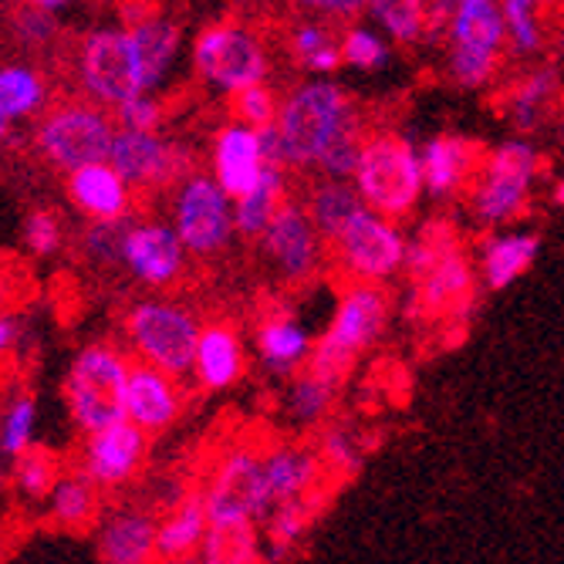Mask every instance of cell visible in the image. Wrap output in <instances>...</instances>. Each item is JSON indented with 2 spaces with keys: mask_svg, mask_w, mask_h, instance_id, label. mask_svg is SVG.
Here are the masks:
<instances>
[{
  "mask_svg": "<svg viewBox=\"0 0 564 564\" xmlns=\"http://www.w3.org/2000/svg\"><path fill=\"white\" fill-rule=\"evenodd\" d=\"M278 135L288 170H318L325 152L362 135V112L335 78H301L281 95Z\"/></svg>",
  "mask_w": 564,
  "mask_h": 564,
  "instance_id": "1",
  "label": "cell"
},
{
  "mask_svg": "<svg viewBox=\"0 0 564 564\" xmlns=\"http://www.w3.org/2000/svg\"><path fill=\"white\" fill-rule=\"evenodd\" d=\"M392 318V294L386 284L372 281H348L338 291L335 312L325 325V332L315 338L312 358L304 369H312L335 389H341L372 345L386 335Z\"/></svg>",
  "mask_w": 564,
  "mask_h": 564,
  "instance_id": "2",
  "label": "cell"
},
{
  "mask_svg": "<svg viewBox=\"0 0 564 564\" xmlns=\"http://www.w3.org/2000/svg\"><path fill=\"white\" fill-rule=\"evenodd\" d=\"M351 186L369 210L389 220H405L426 196L420 145L395 129L366 132L358 145Z\"/></svg>",
  "mask_w": 564,
  "mask_h": 564,
  "instance_id": "3",
  "label": "cell"
},
{
  "mask_svg": "<svg viewBox=\"0 0 564 564\" xmlns=\"http://www.w3.org/2000/svg\"><path fill=\"white\" fill-rule=\"evenodd\" d=\"M405 274L413 281V301L430 318H449L467 312L477 294V264L456 234L443 224L423 227L409 237Z\"/></svg>",
  "mask_w": 564,
  "mask_h": 564,
  "instance_id": "4",
  "label": "cell"
},
{
  "mask_svg": "<svg viewBox=\"0 0 564 564\" xmlns=\"http://www.w3.org/2000/svg\"><path fill=\"white\" fill-rule=\"evenodd\" d=\"M446 82L459 91H487L507 58L500 0H453L440 37Z\"/></svg>",
  "mask_w": 564,
  "mask_h": 564,
  "instance_id": "5",
  "label": "cell"
},
{
  "mask_svg": "<svg viewBox=\"0 0 564 564\" xmlns=\"http://www.w3.org/2000/svg\"><path fill=\"white\" fill-rule=\"evenodd\" d=\"M541 176V149L528 139H503L484 152L480 170L467 189L470 217L487 227H514L531 207L534 183Z\"/></svg>",
  "mask_w": 564,
  "mask_h": 564,
  "instance_id": "6",
  "label": "cell"
},
{
  "mask_svg": "<svg viewBox=\"0 0 564 564\" xmlns=\"http://www.w3.org/2000/svg\"><path fill=\"white\" fill-rule=\"evenodd\" d=\"M132 358L116 341H88L75 351L62 382L72 426L88 436L126 420V382Z\"/></svg>",
  "mask_w": 564,
  "mask_h": 564,
  "instance_id": "7",
  "label": "cell"
},
{
  "mask_svg": "<svg viewBox=\"0 0 564 564\" xmlns=\"http://www.w3.org/2000/svg\"><path fill=\"white\" fill-rule=\"evenodd\" d=\"M193 75L210 91L234 98L237 91L271 78V47L264 34L247 21L207 24L189 47Z\"/></svg>",
  "mask_w": 564,
  "mask_h": 564,
  "instance_id": "8",
  "label": "cell"
},
{
  "mask_svg": "<svg viewBox=\"0 0 564 564\" xmlns=\"http://www.w3.org/2000/svg\"><path fill=\"white\" fill-rule=\"evenodd\" d=\"M203 322L189 312L186 304L170 297H139L126 307L122 315V335L135 362L156 366L176 379L193 372V351L199 338Z\"/></svg>",
  "mask_w": 564,
  "mask_h": 564,
  "instance_id": "9",
  "label": "cell"
},
{
  "mask_svg": "<svg viewBox=\"0 0 564 564\" xmlns=\"http://www.w3.org/2000/svg\"><path fill=\"white\" fill-rule=\"evenodd\" d=\"M116 139V119L88 98H68L47 106L34 126V152L62 173H75L91 163H109Z\"/></svg>",
  "mask_w": 564,
  "mask_h": 564,
  "instance_id": "10",
  "label": "cell"
},
{
  "mask_svg": "<svg viewBox=\"0 0 564 564\" xmlns=\"http://www.w3.org/2000/svg\"><path fill=\"white\" fill-rule=\"evenodd\" d=\"M75 78L88 101L116 109L122 101L145 91L142 65L126 24L91 28L75 47Z\"/></svg>",
  "mask_w": 564,
  "mask_h": 564,
  "instance_id": "11",
  "label": "cell"
},
{
  "mask_svg": "<svg viewBox=\"0 0 564 564\" xmlns=\"http://www.w3.org/2000/svg\"><path fill=\"white\" fill-rule=\"evenodd\" d=\"M332 261L348 281H372V284H389L405 271V250L409 237L399 227V220H389L366 203L358 207L345 227L328 240Z\"/></svg>",
  "mask_w": 564,
  "mask_h": 564,
  "instance_id": "12",
  "label": "cell"
},
{
  "mask_svg": "<svg viewBox=\"0 0 564 564\" xmlns=\"http://www.w3.org/2000/svg\"><path fill=\"white\" fill-rule=\"evenodd\" d=\"M170 224L180 234L183 247L189 250V258L199 261L220 258L237 237L230 193L210 173H196V170H189L173 186Z\"/></svg>",
  "mask_w": 564,
  "mask_h": 564,
  "instance_id": "13",
  "label": "cell"
},
{
  "mask_svg": "<svg viewBox=\"0 0 564 564\" xmlns=\"http://www.w3.org/2000/svg\"><path fill=\"white\" fill-rule=\"evenodd\" d=\"M199 497H203V507H207L210 528L261 524L274 507L268 484H264V470H261V449H253V446L227 449L217 459L214 477Z\"/></svg>",
  "mask_w": 564,
  "mask_h": 564,
  "instance_id": "14",
  "label": "cell"
},
{
  "mask_svg": "<svg viewBox=\"0 0 564 564\" xmlns=\"http://www.w3.org/2000/svg\"><path fill=\"white\" fill-rule=\"evenodd\" d=\"M258 243L268 268L288 284L312 281L325 264V237L318 234L312 217H307L304 203L291 196L281 203V210L258 237Z\"/></svg>",
  "mask_w": 564,
  "mask_h": 564,
  "instance_id": "15",
  "label": "cell"
},
{
  "mask_svg": "<svg viewBox=\"0 0 564 564\" xmlns=\"http://www.w3.org/2000/svg\"><path fill=\"white\" fill-rule=\"evenodd\" d=\"M109 163L132 189H173L189 173L186 149L163 132L119 129L109 149Z\"/></svg>",
  "mask_w": 564,
  "mask_h": 564,
  "instance_id": "16",
  "label": "cell"
},
{
  "mask_svg": "<svg viewBox=\"0 0 564 564\" xmlns=\"http://www.w3.org/2000/svg\"><path fill=\"white\" fill-rule=\"evenodd\" d=\"M189 264V250L183 247L180 234L170 220H132L122 240V258L119 268L126 274L149 288V291H166L183 281Z\"/></svg>",
  "mask_w": 564,
  "mask_h": 564,
  "instance_id": "17",
  "label": "cell"
},
{
  "mask_svg": "<svg viewBox=\"0 0 564 564\" xmlns=\"http://www.w3.org/2000/svg\"><path fill=\"white\" fill-rule=\"evenodd\" d=\"M149 464V433L129 420H119L98 433H88L78 446V470L101 490L129 487Z\"/></svg>",
  "mask_w": 564,
  "mask_h": 564,
  "instance_id": "18",
  "label": "cell"
},
{
  "mask_svg": "<svg viewBox=\"0 0 564 564\" xmlns=\"http://www.w3.org/2000/svg\"><path fill=\"white\" fill-rule=\"evenodd\" d=\"M183 409H186V392L176 376H170L156 366L132 362L129 382H126V420L129 423H135L149 436H160L183 416Z\"/></svg>",
  "mask_w": 564,
  "mask_h": 564,
  "instance_id": "19",
  "label": "cell"
},
{
  "mask_svg": "<svg viewBox=\"0 0 564 564\" xmlns=\"http://www.w3.org/2000/svg\"><path fill=\"white\" fill-rule=\"evenodd\" d=\"M480 160H484V149L459 132H436V135L423 139L420 163H423L426 196L446 203L464 189H470V183L480 170Z\"/></svg>",
  "mask_w": 564,
  "mask_h": 564,
  "instance_id": "20",
  "label": "cell"
},
{
  "mask_svg": "<svg viewBox=\"0 0 564 564\" xmlns=\"http://www.w3.org/2000/svg\"><path fill=\"white\" fill-rule=\"evenodd\" d=\"M250 369V351L234 322H207L199 328L196 351H193V379L207 392H227L243 382Z\"/></svg>",
  "mask_w": 564,
  "mask_h": 564,
  "instance_id": "21",
  "label": "cell"
},
{
  "mask_svg": "<svg viewBox=\"0 0 564 564\" xmlns=\"http://www.w3.org/2000/svg\"><path fill=\"white\" fill-rule=\"evenodd\" d=\"M268 160L261 149V132L243 119H230L214 132L210 142V176L230 193V199L243 196L261 180Z\"/></svg>",
  "mask_w": 564,
  "mask_h": 564,
  "instance_id": "22",
  "label": "cell"
},
{
  "mask_svg": "<svg viewBox=\"0 0 564 564\" xmlns=\"http://www.w3.org/2000/svg\"><path fill=\"white\" fill-rule=\"evenodd\" d=\"M541 258V234L521 227H497L477 247V278L487 291L514 288Z\"/></svg>",
  "mask_w": 564,
  "mask_h": 564,
  "instance_id": "23",
  "label": "cell"
},
{
  "mask_svg": "<svg viewBox=\"0 0 564 564\" xmlns=\"http://www.w3.org/2000/svg\"><path fill=\"white\" fill-rule=\"evenodd\" d=\"M312 348H315L312 332L288 307L264 315L258 335H253V355H258L261 372L271 379H291L294 372H301L307 366V358H312Z\"/></svg>",
  "mask_w": 564,
  "mask_h": 564,
  "instance_id": "24",
  "label": "cell"
},
{
  "mask_svg": "<svg viewBox=\"0 0 564 564\" xmlns=\"http://www.w3.org/2000/svg\"><path fill=\"white\" fill-rule=\"evenodd\" d=\"M95 551L101 564H156V518L142 507L112 510L98 521Z\"/></svg>",
  "mask_w": 564,
  "mask_h": 564,
  "instance_id": "25",
  "label": "cell"
},
{
  "mask_svg": "<svg viewBox=\"0 0 564 564\" xmlns=\"http://www.w3.org/2000/svg\"><path fill=\"white\" fill-rule=\"evenodd\" d=\"M132 44H135V55L142 65V82L145 91H160L163 85H170L180 55H183V28L166 18V14H139L129 24Z\"/></svg>",
  "mask_w": 564,
  "mask_h": 564,
  "instance_id": "26",
  "label": "cell"
},
{
  "mask_svg": "<svg viewBox=\"0 0 564 564\" xmlns=\"http://www.w3.org/2000/svg\"><path fill=\"white\" fill-rule=\"evenodd\" d=\"M68 199L85 220H119L132 214V186L112 163H91L68 173Z\"/></svg>",
  "mask_w": 564,
  "mask_h": 564,
  "instance_id": "27",
  "label": "cell"
},
{
  "mask_svg": "<svg viewBox=\"0 0 564 564\" xmlns=\"http://www.w3.org/2000/svg\"><path fill=\"white\" fill-rule=\"evenodd\" d=\"M561 72L557 65L544 62V65H534L528 68L514 85L507 88V98H503V119L510 122L518 135H534L547 112L554 109V101L561 95Z\"/></svg>",
  "mask_w": 564,
  "mask_h": 564,
  "instance_id": "28",
  "label": "cell"
},
{
  "mask_svg": "<svg viewBox=\"0 0 564 564\" xmlns=\"http://www.w3.org/2000/svg\"><path fill=\"white\" fill-rule=\"evenodd\" d=\"M261 470H264V484H268V494H271L274 503L315 497V487L325 477L318 449L291 446V443L264 449L261 453Z\"/></svg>",
  "mask_w": 564,
  "mask_h": 564,
  "instance_id": "29",
  "label": "cell"
},
{
  "mask_svg": "<svg viewBox=\"0 0 564 564\" xmlns=\"http://www.w3.org/2000/svg\"><path fill=\"white\" fill-rule=\"evenodd\" d=\"M341 28L297 14L284 31V51L297 72L307 78H332L341 68Z\"/></svg>",
  "mask_w": 564,
  "mask_h": 564,
  "instance_id": "30",
  "label": "cell"
},
{
  "mask_svg": "<svg viewBox=\"0 0 564 564\" xmlns=\"http://www.w3.org/2000/svg\"><path fill=\"white\" fill-rule=\"evenodd\" d=\"M207 531H210V521H207L203 497L199 494L180 497L173 507H166L163 521H156V557L160 561L196 557Z\"/></svg>",
  "mask_w": 564,
  "mask_h": 564,
  "instance_id": "31",
  "label": "cell"
},
{
  "mask_svg": "<svg viewBox=\"0 0 564 564\" xmlns=\"http://www.w3.org/2000/svg\"><path fill=\"white\" fill-rule=\"evenodd\" d=\"M47 521L62 531H88L101 521V490L82 474H62L44 497Z\"/></svg>",
  "mask_w": 564,
  "mask_h": 564,
  "instance_id": "32",
  "label": "cell"
},
{
  "mask_svg": "<svg viewBox=\"0 0 564 564\" xmlns=\"http://www.w3.org/2000/svg\"><path fill=\"white\" fill-rule=\"evenodd\" d=\"M288 166L268 163L261 180L253 183L243 196L234 199V227L240 237L258 240L268 224L274 220V214L281 210V203L288 199Z\"/></svg>",
  "mask_w": 564,
  "mask_h": 564,
  "instance_id": "33",
  "label": "cell"
},
{
  "mask_svg": "<svg viewBox=\"0 0 564 564\" xmlns=\"http://www.w3.org/2000/svg\"><path fill=\"white\" fill-rule=\"evenodd\" d=\"M51 101V85L41 68L11 62L0 65V119H8L11 126L34 119L47 109Z\"/></svg>",
  "mask_w": 564,
  "mask_h": 564,
  "instance_id": "34",
  "label": "cell"
},
{
  "mask_svg": "<svg viewBox=\"0 0 564 564\" xmlns=\"http://www.w3.org/2000/svg\"><path fill=\"white\" fill-rule=\"evenodd\" d=\"M557 0H500L507 28V55L538 58L547 44V14Z\"/></svg>",
  "mask_w": 564,
  "mask_h": 564,
  "instance_id": "35",
  "label": "cell"
},
{
  "mask_svg": "<svg viewBox=\"0 0 564 564\" xmlns=\"http://www.w3.org/2000/svg\"><path fill=\"white\" fill-rule=\"evenodd\" d=\"M307 217L318 227V234L325 237V243L345 227V220L362 207V199H358L351 180H328V176H318L307 189V196L301 199Z\"/></svg>",
  "mask_w": 564,
  "mask_h": 564,
  "instance_id": "36",
  "label": "cell"
},
{
  "mask_svg": "<svg viewBox=\"0 0 564 564\" xmlns=\"http://www.w3.org/2000/svg\"><path fill=\"white\" fill-rule=\"evenodd\" d=\"M341 389H335L332 382H325L322 376H315L312 369H301L288 379L284 389V416L294 426H318L328 420V413L335 409Z\"/></svg>",
  "mask_w": 564,
  "mask_h": 564,
  "instance_id": "37",
  "label": "cell"
},
{
  "mask_svg": "<svg viewBox=\"0 0 564 564\" xmlns=\"http://www.w3.org/2000/svg\"><path fill=\"white\" fill-rule=\"evenodd\" d=\"M426 4L430 0H369L366 14L395 47L426 44Z\"/></svg>",
  "mask_w": 564,
  "mask_h": 564,
  "instance_id": "38",
  "label": "cell"
},
{
  "mask_svg": "<svg viewBox=\"0 0 564 564\" xmlns=\"http://www.w3.org/2000/svg\"><path fill=\"white\" fill-rule=\"evenodd\" d=\"M261 534L258 524H217L203 538L196 564H258Z\"/></svg>",
  "mask_w": 564,
  "mask_h": 564,
  "instance_id": "39",
  "label": "cell"
},
{
  "mask_svg": "<svg viewBox=\"0 0 564 564\" xmlns=\"http://www.w3.org/2000/svg\"><path fill=\"white\" fill-rule=\"evenodd\" d=\"M315 514H318V507H315L312 497L274 503V507H271V514L261 521V524H264V541H268L271 557H288V554L304 541V534L312 531Z\"/></svg>",
  "mask_w": 564,
  "mask_h": 564,
  "instance_id": "40",
  "label": "cell"
},
{
  "mask_svg": "<svg viewBox=\"0 0 564 564\" xmlns=\"http://www.w3.org/2000/svg\"><path fill=\"white\" fill-rule=\"evenodd\" d=\"M338 41H341V68L376 75V72H386L392 65V47L395 44L376 24L351 21V24L341 28Z\"/></svg>",
  "mask_w": 564,
  "mask_h": 564,
  "instance_id": "41",
  "label": "cell"
},
{
  "mask_svg": "<svg viewBox=\"0 0 564 564\" xmlns=\"http://www.w3.org/2000/svg\"><path fill=\"white\" fill-rule=\"evenodd\" d=\"M4 34L21 55H47V51L55 47L62 37V24H58V14L31 8V4H18L8 14Z\"/></svg>",
  "mask_w": 564,
  "mask_h": 564,
  "instance_id": "42",
  "label": "cell"
},
{
  "mask_svg": "<svg viewBox=\"0 0 564 564\" xmlns=\"http://www.w3.org/2000/svg\"><path fill=\"white\" fill-rule=\"evenodd\" d=\"M37 433V399L34 392H14L0 413V453L8 459H18L24 449L34 446Z\"/></svg>",
  "mask_w": 564,
  "mask_h": 564,
  "instance_id": "43",
  "label": "cell"
},
{
  "mask_svg": "<svg viewBox=\"0 0 564 564\" xmlns=\"http://www.w3.org/2000/svg\"><path fill=\"white\" fill-rule=\"evenodd\" d=\"M58 477H62V459L51 453V449H44V446L24 449L14 459V470H11L14 490L24 500H44L51 494V487H55Z\"/></svg>",
  "mask_w": 564,
  "mask_h": 564,
  "instance_id": "44",
  "label": "cell"
},
{
  "mask_svg": "<svg viewBox=\"0 0 564 564\" xmlns=\"http://www.w3.org/2000/svg\"><path fill=\"white\" fill-rule=\"evenodd\" d=\"M315 449H318V459H322L325 474H332V477H351V474H358V467H362V459H366L362 436H358L345 423L325 426V433H322V440H318Z\"/></svg>",
  "mask_w": 564,
  "mask_h": 564,
  "instance_id": "45",
  "label": "cell"
},
{
  "mask_svg": "<svg viewBox=\"0 0 564 564\" xmlns=\"http://www.w3.org/2000/svg\"><path fill=\"white\" fill-rule=\"evenodd\" d=\"M132 217L119 220H88V227L78 234V250L91 268H119L122 258V240Z\"/></svg>",
  "mask_w": 564,
  "mask_h": 564,
  "instance_id": "46",
  "label": "cell"
},
{
  "mask_svg": "<svg viewBox=\"0 0 564 564\" xmlns=\"http://www.w3.org/2000/svg\"><path fill=\"white\" fill-rule=\"evenodd\" d=\"M234 119H243L247 126L261 129V126H271L278 119V109H281V95L274 91V85L261 82V85H250L243 91H237L234 98Z\"/></svg>",
  "mask_w": 564,
  "mask_h": 564,
  "instance_id": "47",
  "label": "cell"
},
{
  "mask_svg": "<svg viewBox=\"0 0 564 564\" xmlns=\"http://www.w3.org/2000/svg\"><path fill=\"white\" fill-rule=\"evenodd\" d=\"M24 247L34 258H55L65 247V224L55 210H31L24 220Z\"/></svg>",
  "mask_w": 564,
  "mask_h": 564,
  "instance_id": "48",
  "label": "cell"
},
{
  "mask_svg": "<svg viewBox=\"0 0 564 564\" xmlns=\"http://www.w3.org/2000/svg\"><path fill=\"white\" fill-rule=\"evenodd\" d=\"M112 119L119 129H139V132H160L163 126V106L156 91H142L129 101H122V106L112 109Z\"/></svg>",
  "mask_w": 564,
  "mask_h": 564,
  "instance_id": "49",
  "label": "cell"
},
{
  "mask_svg": "<svg viewBox=\"0 0 564 564\" xmlns=\"http://www.w3.org/2000/svg\"><path fill=\"white\" fill-rule=\"evenodd\" d=\"M366 4H369V0H291V8L297 14L328 21L335 28H345V24L358 21L366 14Z\"/></svg>",
  "mask_w": 564,
  "mask_h": 564,
  "instance_id": "50",
  "label": "cell"
},
{
  "mask_svg": "<svg viewBox=\"0 0 564 564\" xmlns=\"http://www.w3.org/2000/svg\"><path fill=\"white\" fill-rule=\"evenodd\" d=\"M21 341V322L11 312H0V362L18 348Z\"/></svg>",
  "mask_w": 564,
  "mask_h": 564,
  "instance_id": "51",
  "label": "cell"
},
{
  "mask_svg": "<svg viewBox=\"0 0 564 564\" xmlns=\"http://www.w3.org/2000/svg\"><path fill=\"white\" fill-rule=\"evenodd\" d=\"M18 4H31V8L51 11V14H65L68 8H75V0H18Z\"/></svg>",
  "mask_w": 564,
  "mask_h": 564,
  "instance_id": "52",
  "label": "cell"
},
{
  "mask_svg": "<svg viewBox=\"0 0 564 564\" xmlns=\"http://www.w3.org/2000/svg\"><path fill=\"white\" fill-rule=\"evenodd\" d=\"M551 203L564 210V173H561V176L554 180V186H551Z\"/></svg>",
  "mask_w": 564,
  "mask_h": 564,
  "instance_id": "53",
  "label": "cell"
},
{
  "mask_svg": "<svg viewBox=\"0 0 564 564\" xmlns=\"http://www.w3.org/2000/svg\"><path fill=\"white\" fill-rule=\"evenodd\" d=\"M11 132H14V126H11L8 119H0V149H4V145H8Z\"/></svg>",
  "mask_w": 564,
  "mask_h": 564,
  "instance_id": "54",
  "label": "cell"
},
{
  "mask_svg": "<svg viewBox=\"0 0 564 564\" xmlns=\"http://www.w3.org/2000/svg\"><path fill=\"white\" fill-rule=\"evenodd\" d=\"M237 8H264V4H274V0H234Z\"/></svg>",
  "mask_w": 564,
  "mask_h": 564,
  "instance_id": "55",
  "label": "cell"
},
{
  "mask_svg": "<svg viewBox=\"0 0 564 564\" xmlns=\"http://www.w3.org/2000/svg\"><path fill=\"white\" fill-rule=\"evenodd\" d=\"M156 564H196V557H173V561H156Z\"/></svg>",
  "mask_w": 564,
  "mask_h": 564,
  "instance_id": "56",
  "label": "cell"
},
{
  "mask_svg": "<svg viewBox=\"0 0 564 564\" xmlns=\"http://www.w3.org/2000/svg\"><path fill=\"white\" fill-rule=\"evenodd\" d=\"M0 554H4V534H0Z\"/></svg>",
  "mask_w": 564,
  "mask_h": 564,
  "instance_id": "57",
  "label": "cell"
}]
</instances>
